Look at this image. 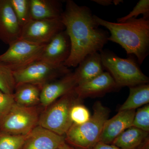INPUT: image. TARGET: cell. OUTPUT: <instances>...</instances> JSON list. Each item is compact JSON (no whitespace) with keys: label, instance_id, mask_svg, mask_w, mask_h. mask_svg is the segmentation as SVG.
Wrapping results in <instances>:
<instances>
[{"label":"cell","instance_id":"cell-1","mask_svg":"<svg viewBox=\"0 0 149 149\" xmlns=\"http://www.w3.org/2000/svg\"><path fill=\"white\" fill-rule=\"evenodd\" d=\"M61 18L71 44L70 55L63 63L65 66H78L88 55L102 51L108 41V32L99 28L87 6L78 5L72 0L67 1Z\"/></svg>","mask_w":149,"mask_h":149},{"label":"cell","instance_id":"cell-2","mask_svg":"<svg viewBox=\"0 0 149 149\" xmlns=\"http://www.w3.org/2000/svg\"><path fill=\"white\" fill-rule=\"evenodd\" d=\"M94 17L99 25L110 32L108 40L117 43L128 54L134 55L141 65L149 53V19H129L124 22L107 21L96 15Z\"/></svg>","mask_w":149,"mask_h":149},{"label":"cell","instance_id":"cell-3","mask_svg":"<svg viewBox=\"0 0 149 149\" xmlns=\"http://www.w3.org/2000/svg\"><path fill=\"white\" fill-rule=\"evenodd\" d=\"M93 110L88 121L81 125L72 124L65 134L66 143L80 149H92L98 143L110 111L100 101L95 103Z\"/></svg>","mask_w":149,"mask_h":149},{"label":"cell","instance_id":"cell-4","mask_svg":"<svg viewBox=\"0 0 149 149\" xmlns=\"http://www.w3.org/2000/svg\"><path fill=\"white\" fill-rule=\"evenodd\" d=\"M100 52L104 68L114 79L118 88H130L149 83V77L142 72L138 63L131 56L121 58L108 50Z\"/></svg>","mask_w":149,"mask_h":149},{"label":"cell","instance_id":"cell-5","mask_svg":"<svg viewBox=\"0 0 149 149\" xmlns=\"http://www.w3.org/2000/svg\"><path fill=\"white\" fill-rule=\"evenodd\" d=\"M81 100L74 90L62 96L44 109L38 125L60 136H65L72 124L70 116L71 108Z\"/></svg>","mask_w":149,"mask_h":149},{"label":"cell","instance_id":"cell-6","mask_svg":"<svg viewBox=\"0 0 149 149\" xmlns=\"http://www.w3.org/2000/svg\"><path fill=\"white\" fill-rule=\"evenodd\" d=\"M44 108L26 107L15 103L8 111L0 117V130L10 135L25 136L38 125Z\"/></svg>","mask_w":149,"mask_h":149},{"label":"cell","instance_id":"cell-7","mask_svg":"<svg viewBox=\"0 0 149 149\" xmlns=\"http://www.w3.org/2000/svg\"><path fill=\"white\" fill-rule=\"evenodd\" d=\"M46 45H37L19 39L10 45L8 49L0 55V64L12 70L24 69L40 60Z\"/></svg>","mask_w":149,"mask_h":149},{"label":"cell","instance_id":"cell-8","mask_svg":"<svg viewBox=\"0 0 149 149\" xmlns=\"http://www.w3.org/2000/svg\"><path fill=\"white\" fill-rule=\"evenodd\" d=\"M71 72L69 68L64 65H56L38 61L24 69L13 72L16 85L21 83H30L43 85L58 79Z\"/></svg>","mask_w":149,"mask_h":149},{"label":"cell","instance_id":"cell-9","mask_svg":"<svg viewBox=\"0 0 149 149\" xmlns=\"http://www.w3.org/2000/svg\"><path fill=\"white\" fill-rule=\"evenodd\" d=\"M65 29L61 18L32 19L22 27L20 39L37 45H47L57 34Z\"/></svg>","mask_w":149,"mask_h":149},{"label":"cell","instance_id":"cell-10","mask_svg":"<svg viewBox=\"0 0 149 149\" xmlns=\"http://www.w3.org/2000/svg\"><path fill=\"white\" fill-rule=\"evenodd\" d=\"M77 85L74 72L43 85L40 95V105L45 109L62 96L72 92Z\"/></svg>","mask_w":149,"mask_h":149},{"label":"cell","instance_id":"cell-11","mask_svg":"<svg viewBox=\"0 0 149 149\" xmlns=\"http://www.w3.org/2000/svg\"><path fill=\"white\" fill-rule=\"evenodd\" d=\"M22 29L10 0H0V40L9 46L20 39Z\"/></svg>","mask_w":149,"mask_h":149},{"label":"cell","instance_id":"cell-12","mask_svg":"<svg viewBox=\"0 0 149 149\" xmlns=\"http://www.w3.org/2000/svg\"><path fill=\"white\" fill-rule=\"evenodd\" d=\"M70 51V40L65 29L57 34L46 45L39 61L56 65L63 64L69 57Z\"/></svg>","mask_w":149,"mask_h":149},{"label":"cell","instance_id":"cell-13","mask_svg":"<svg viewBox=\"0 0 149 149\" xmlns=\"http://www.w3.org/2000/svg\"><path fill=\"white\" fill-rule=\"evenodd\" d=\"M65 142V136L37 125L27 135L22 149H58Z\"/></svg>","mask_w":149,"mask_h":149},{"label":"cell","instance_id":"cell-14","mask_svg":"<svg viewBox=\"0 0 149 149\" xmlns=\"http://www.w3.org/2000/svg\"><path fill=\"white\" fill-rule=\"evenodd\" d=\"M135 109L118 111L104 124L99 142L111 144L116 137L126 129L132 126L135 116Z\"/></svg>","mask_w":149,"mask_h":149},{"label":"cell","instance_id":"cell-15","mask_svg":"<svg viewBox=\"0 0 149 149\" xmlns=\"http://www.w3.org/2000/svg\"><path fill=\"white\" fill-rule=\"evenodd\" d=\"M118 89L114 79L109 72H104L93 80L77 85L74 91L82 100L87 97H101Z\"/></svg>","mask_w":149,"mask_h":149},{"label":"cell","instance_id":"cell-16","mask_svg":"<svg viewBox=\"0 0 149 149\" xmlns=\"http://www.w3.org/2000/svg\"><path fill=\"white\" fill-rule=\"evenodd\" d=\"M78 65L74 72L77 85L93 80L104 72L101 56L98 52L86 56Z\"/></svg>","mask_w":149,"mask_h":149},{"label":"cell","instance_id":"cell-17","mask_svg":"<svg viewBox=\"0 0 149 149\" xmlns=\"http://www.w3.org/2000/svg\"><path fill=\"white\" fill-rule=\"evenodd\" d=\"M33 20L60 18L63 10L60 1L55 0H30Z\"/></svg>","mask_w":149,"mask_h":149},{"label":"cell","instance_id":"cell-18","mask_svg":"<svg viewBox=\"0 0 149 149\" xmlns=\"http://www.w3.org/2000/svg\"><path fill=\"white\" fill-rule=\"evenodd\" d=\"M148 140L149 132L131 126L120 133L111 144L122 149H139Z\"/></svg>","mask_w":149,"mask_h":149},{"label":"cell","instance_id":"cell-19","mask_svg":"<svg viewBox=\"0 0 149 149\" xmlns=\"http://www.w3.org/2000/svg\"><path fill=\"white\" fill-rule=\"evenodd\" d=\"M41 88L39 85L30 83L17 84L13 94L15 103L26 107L40 105Z\"/></svg>","mask_w":149,"mask_h":149},{"label":"cell","instance_id":"cell-20","mask_svg":"<svg viewBox=\"0 0 149 149\" xmlns=\"http://www.w3.org/2000/svg\"><path fill=\"white\" fill-rule=\"evenodd\" d=\"M128 98L119 108L118 111L136 109L149 102V85L141 84L130 87Z\"/></svg>","mask_w":149,"mask_h":149},{"label":"cell","instance_id":"cell-21","mask_svg":"<svg viewBox=\"0 0 149 149\" xmlns=\"http://www.w3.org/2000/svg\"><path fill=\"white\" fill-rule=\"evenodd\" d=\"M10 1L19 22L23 27L32 20L30 0H10Z\"/></svg>","mask_w":149,"mask_h":149},{"label":"cell","instance_id":"cell-22","mask_svg":"<svg viewBox=\"0 0 149 149\" xmlns=\"http://www.w3.org/2000/svg\"><path fill=\"white\" fill-rule=\"evenodd\" d=\"M16 86L13 71L0 64V91L6 94H13Z\"/></svg>","mask_w":149,"mask_h":149},{"label":"cell","instance_id":"cell-23","mask_svg":"<svg viewBox=\"0 0 149 149\" xmlns=\"http://www.w3.org/2000/svg\"><path fill=\"white\" fill-rule=\"evenodd\" d=\"M27 135L15 136L0 130V149H22Z\"/></svg>","mask_w":149,"mask_h":149},{"label":"cell","instance_id":"cell-24","mask_svg":"<svg viewBox=\"0 0 149 149\" xmlns=\"http://www.w3.org/2000/svg\"><path fill=\"white\" fill-rule=\"evenodd\" d=\"M88 109L80 102L74 104L71 108L70 116L72 124L81 125L88 121L91 117Z\"/></svg>","mask_w":149,"mask_h":149},{"label":"cell","instance_id":"cell-25","mask_svg":"<svg viewBox=\"0 0 149 149\" xmlns=\"http://www.w3.org/2000/svg\"><path fill=\"white\" fill-rule=\"evenodd\" d=\"M132 126L146 132L149 131V105L147 104L136 112Z\"/></svg>","mask_w":149,"mask_h":149},{"label":"cell","instance_id":"cell-26","mask_svg":"<svg viewBox=\"0 0 149 149\" xmlns=\"http://www.w3.org/2000/svg\"><path fill=\"white\" fill-rule=\"evenodd\" d=\"M140 14L143 15V18L149 19V0H140L128 14L123 17L118 18L117 22L121 23L129 19L136 18Z\"/></svg>","mask_w":149,"mask_h":149},{"label":"cell","instance_id":"cell-27","mask_svg":"<svg viewBox=\"0 0 149 149\" xmlns=\"http://www.w3.org/2000/svg\"><path fill=\"white\" fill-rule=\"evenodd\" d=\"M15 103L13 94H6L0 91V117L6 113Z\"/></svg>","mask_w":149,"mask_h":149},{"label":"cell","instance_id":"cell-28","mask_svg":"<svg viewBox=\"0 0 149 149\" xmlns=\"http://www.w3.org/2000/svg\"><path fill=\"white\" fill-rule=\"evenodd\" d=\"M92 149H122L113 145L99 142Z\"/></svg>","mask_w":149,"mask_h":149},{"label":"cell","instance_id":"cell-29","mask_svg":"<svg viewBox=\"0 0 149 149\" xmlns=\"http://www.w3.org/2000/svg\"><path fill=\"white\" fill-rule=\"evenodd\" d=\"M92 1L100 5L103 6L111 5L113 3V1H111V0H93Z\"/></svg>","mask_w":149,"mask_h":149},{"label":"cell","instance_id":"cell-30","mask_svg":"<svg viewBox=\"0 0 149 149\" xmlns=\"http://www.w3.org/2000/svg\"><path fill=\"white\" fill-rule=\"evenodd\" d=\"M58 149H80L77 148H75L70 146V145L67 143L65 142Z\"/></svg>","mask_w":149,"mask_h":149},{"label":"cell","instance_id":"cell-31","mask_svg":"<svg viewBox=\"0 0 149 149\" xmlns=\"http://www.w3.org/2000/svg\"><path fill=\"white\" fill-rule=\"evenodd\" d=\"M139 149H149V140H147L146 143Z\"/></svg>","mask_w":149,"mask_h":149},{"label":"cell","instance_id":"cell-32","mask_svg":"<svg viewBox=\"0 0 149 149\" xmlns=\"http://www.w3.org/2000/svg\"><path fill=\"white\" fill-rule=\"evenodd\" d=\"M123 2V1L121 0H114L113 1V3L115 4L116 5H117L118 4H119L120 3Z\"/></svg>","mask_w":149,"mask_h":149}]
</instances>
